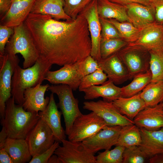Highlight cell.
I'll list each match as a JSON object with an SVG mask.
<instances>
[{
	"mask_svg": "<svg viewBox=\"0 0 163 163\" xmlns=\"http://www.w3.org/2000/svg\"><path fill=\"white\" fill-rule=\"evenodd\" d=\"M24 22L40 56L53 65L74 63L90 55L91 37L81 13L75 19L62 21L30 13Z\"/></svg>",
	"mask_w": 163,
	"mask_h": 163,
	"instance_id": "1",
	"label": "cell"
},
{
	"mask_svg": "<svg viewBox=\"0 0 163 163\" xmlns=\"http://www.w3.org/2000/svg\"><path fill=\"white\" fill-rule=\"evenodd\" d=\"M40 118L38 113L26 111L11 97L6 102L5 117L1 123L8 138L25 139Z\"/></svg>",
	"mask_w": 163,
	"mask_h": 163,
	"instance_id": "2",
	"label": "cell"
},
{
	"mask_svg": "<svg viewBox=\"0 0 163 163\" xmlns=\"http://www.w3.org/2000/svg\"><path fill=\"white\" fill-rule=\"evenodd\" d=\"M52 65L40 56L30 67L24 69L19 65L16 67L12 77L11 94L16 104L22 105L24 91L27 88L41 84Z\"/></svg>",
	"mask_w": 163,
	"mask_h": 163,
	"instance_id": "3",
	"label": "cell"
},
{
	"mask_svg": "<svg viewBox=\"0 0 163 163\" xmlns=\"http://www.w3.org/2000/svg\"><path fill=\"white\" fill-rule=\"evenodd\" d=\"M5 53H20L24 59V69L33 65L40 57L39 52L24 22L14 27V33L7 43Z\"/></svg>",
	"mask_w": 163,
	"mask_h": 163,
	"instance_id": "4",
	"label": "cell"
},
{
	"mask_svg": "<svg viewBox=\"0 0 163 163\" xmlns=\"http://www.w3.org/2000/svg\"><path fill=\"white\" fill-rule=\"evenodd\" d=\"M48 90L58 97L59 107L64 119L66 135L69 134L75 119L82 113L78 107L79 101L74 97L72 88L66 84L52 85Z\"/></svg>",
	"mask_w": 163,
	"mask_h": 163,
	"instance_id": "5",
	"label": "cell"
},
{
	"mask_svg": "<svg viewBox=\"0 0 163 163\" xmlns=\"http://www.w3.org/2000/svg\"><path fill=\"white\" fill-rule=\"evenodd\" d=\"M127 46L163 56V24L155 22L141 29L134 40Z\"/></svg>",
	"mask_w": 163,
	"mask_h": 163,
	"instance_id": "6",
	"label": "cell"
},
{
	"mask_svg": "<svg viewBox=\"0 0 163 163\" xmlns=\"http://www.w3.org/2000/svg\"><path fill=\"white\" fill-rule=\"evenodd\" d=\"M20 59L16 55L5 53L0 55V115L5 117L7 101L11 97L12 78Z\"/></svg>",
	"mask_w": 163,
	"mask_h": 163,
	"instance_id": "7",
	"label": "cell"
},
{
	"mask_svg": "<svg viewBox=\"0 0 163 163\" xmlns=\"http://www.w3.org/2000/svg\"><path fill=\"white\" fill-rule=\"evenodd\" d=\"M107 126L104 120L94 112L86 114L82 113L74 121L68 135V139L82 142Z\"/></svg>",
	"mask_w": 163,
	"mask_h": 163,
	"instance_id": "8",
	"label": "cell"
},
{
	"mask_svg": "<svg viewBox=\"0 0 163 163\" xmlns=\"http://www.w3.org/2000/svg\"><path fill=\"white\" fill-rule=\"evenodd\" d=\"M62 146H59L54 154L62 163H96V156L91 153L82 142L64 139Z\"/></svg>",
	"mask_w": 163,
	"mask_h": 163,
	"instance_id": "9",
	"label": "cell"
},
{
	"mask_svg": "<svg viewBox=\"0 0 163 163\" xmlns=\"http://www.w3.org/2000/svg\"><path fill=\"white\" fill-rule=\"evenodd\" d=\"M83 108L95 112L108 126H123L134 124L133 120L121 113L113 101L101 100L85 101L83 103Z\"/></svg>",
	"mask_w": 163,
	"mask_h": 163,
	"instance_id": "10",
	"label": "cell"
},
{
	"mask_svg": "<svg viewBox=\"0 0 163 163\" xmlns=\"http://www.w3.org/2000/svg\"><path fill=\"white\" fill-rule=\"evenodd\" d=\"M25 139L32 157L45 151L56 141L52 131L44 120L41 118Z\"/></svg>",
	"mask_w": 163,
	"mask_h": 163,
	"instance_id": "11",
	"label": "cell"
},
{
	"mask_svg": "<svg viewBox=\"0 0 163 163\" xmlns=\"http://www.w3.org/2000/svg\"><path fill=\"white\" fill-rule=\"evenodd\" d=\"M81 13L88 24L91 42L90 55L99 61L101 59L100 50L101 28L97 11V0H92Z\"/></svg>",
	"mask_w": 163,
	"mask_h": 163,
	"instance_id": "12",
	"label": "cell"
},
{
	"mask_svg": "<svg viewBox=\"0 0 163 163\" xmlns=\"http://www.w3.org/2000/svg\"><path fill=\"white\" fill-rule=\"evenodd\" d=\"M122 127L107 126L82 142L94 154L102 150L110 149L116 145Z\"/></svg>",
	"mask_w": 163,
	"mask_h": 163,
	"instance_id": "13",
	"label": "cell"
},
{
	"mask_svg": "<svg viewBox=\"0 0 163 163\" xmlns=\"http://www.w3.org/2000/svg\"><path fill=\"white\" fill-rule=\"evenodd\" d=\"M144 50L127 46L117 52L128 71L130 79L149 69L150 59L145 58L141 54Z\"/></svg>",
	"mask_w": 163,
	"mask_h": 163,
	"instance_id": "14",
	"label": "cell"
},
{
	"mask_svg": "<svg viewBox=\"0 0 163 163\" xmlns=\"http://www.w3.org/2000/svg\"><path fill=\"white\" fill-rule=\"evenodd\" d=\"M82 78L78 70L77 62L65 65L57 70H49L46 73L45 80L52 85H67L73 90L76 91L78 88Z\"/></svg>",
	"mask_w": 163,
	"mask_h": 163,
	"instance_id": "15",
	"label": "cell"
},
{
	"mask_svg": "<svg viewBox=\"0 0 163 163\" xmlns=\"http://www.w3.org/2000/svg\"><path fill=\"white\" fill-rule=\"evenodd\" d=\"M98 62L108 80L115 85L121 84L130 79L128 71L117 53L106 58L101 59Z\"/></svg>",
	"mask_w": 163,
	"mask_h": 163,
	"instance_id": "16",
	"label": "cell"
},
{
	"mask_svg": "<svg viewBox=\"0 0 163 163\" xmlns=\"http://www.w3.org/2000/svg\"><path fill=\"white\" fill-rule=\"evenodd\" d=\"M37 0H12L7 13L0 19V24L14 27L24 22Z\"/></svg>",
	"mask_w": 163,
	"mask_h": 163,
	"instance_id": "17",
	"label": "cell"
},
{
	"mask_svg": "<svg viewBox=\"0 0 163 163\" xmlns=\"http://www.w3.org/2000/svg\"><path fill=\"white\" fill-rule=\"evenodd\" d=\"M50 101L45 109L39 111L38 113L52 131L56 141L61 142L65 139L66 134L62 127L61 121L62 112L58 109L54 96L52 93L50 96Z\"/></svg>",
	"mask_w": 163,
	"mask_h": 163,
	"instance_id": "18",
	"label": "cell"
},
{
	"mask_svg": "<svg viewBox=\"0 0 163 163\" xmlns=\"http://www.w3.org/2000/svg\"><path fill=\"white\" fill-rule=\"evenodd\" d=\"M50 85L39 84L27 88L24 92V101L22 105L26 111L38 113L44 110L50 101V97H44L45 93Z\"/></svg>",
	"mask_w": 163,
	"mask_h": 163,
	"instance_id": "19",
	"label": "cell"
},
{
	"mask_svg": "<svg viewBox=\"0 0 163 163\" xmlns=\"http://www.w3.org/2000/svg\"><path fill=\"white\" fill-rule=\"evenodd\" d=\"M134 124L139 128L158 130L163 128V102L153 107H146L134 118Z\"/></svg>",
	"mask_w": 163,
	"mask_h": 163,
	"instance_id": "20",
	"label": "cell"
},
{
	"mask_svg": "<svg viewBox=\"0 0 163 163\" xmlns=\"http://www.w3.org/2000/svg\"><path fill=\"white\" fill-rule=\"evenodd\" d=\"M139 128L142 141L139 146L147 157L163 153V128L156 130Z\"/></svg>",
	"mask_w": 163,
	"mask_h": 163,
	"instance_id": "21",
	"label": "cell"
},
{
	"mask_svg": "<svg viewBox=\"0 0 163 163\" xmlns=\"http://www.w3.org/2000/svg\"><path fill=\"white\" fill-rule=\"evenodd\" d=\"M125 6L131 23L136 28L141 29L155 22L154 11L151 6L135 3Z\"/></svg>",
	"mask_w": 163,
	"mask_h": 163,
	"instance_id": "22",
	"label": "cell"
},
{
	"mask_svg": "<svg viewBox=\"0 0 163 163\" xmlns=\"http://www.w3.org/2000/svg\"><path fill=\"white\" fill-rule=\"evenodd\" d=\"M63 7L62 0H37L30 13L49 15L58 21L72 19L65 13Z\"/></svg>",
	"mask_w": 163,
	"mask_h": 163,
	"instance_id": "23",
	"label": "cell"
},
{
	"mask_svg": "<svg viewBox=\"0 0 163 163\" xmlns=\"http://www.w3.org/2000/svg\"><path fill=\"white\" fill-rule=\"evenodd\" d=\"M84 98L86 100L102 97L104 101L112 102L121 96V88L116 86L108 80L100 86L94 85L84 90Z\"/></svg>",
	"mask_w": 163,
	"mask_h": 163,
	"instance_id": "24",
	"label": "cell"
},
{
	"mask_svg": "<svg viewBox=\"0 0 163 163\" xmlns=\"http://www.w3.org/2000/svg\"><path fill=\"white\" fill-rule=\"evenodd\" d=\"M3 148L14 163H29L32 158L26 139L8 138Z\"/></svg>",
	"mask_w": 163,
	"mask_h": 163,
	"instance_id": "25",
	"label": "cell"
},
{
	"mask_svg": "<svg viewBox=\"0 0 163 163\" xmlns=\"http://www.w3.org/2000/svg\"><path fill=\"white\" fill-rule=\"evenodd\" d=\"M140 92L129 97H120L113 101V103L121 114L133 120L139 113L146 107L140 96Z\"/></svg>",
	"mask_w": 163,
	"mask_h": 163,
	"instance_id": "26",
	"label": "cell"
},
{
	"mask_svg": "<svg viewBox=\"0 0 163 163\" xmlns=\"http://www.w3.org/2000/svg\"><path fill=\"white\" fill-rule=\"evenodd\" d=\"M99 16L106 19H113L120 22L131 23L125 6L109 0H97Z\"/></svg>",
	"mask_w": 163,
	"mask_h": 163,
	"instance_id": "27",
	"label": "cell"
},
{
	"mask_svg": "<svg viewBox=\"0 0 163 163\" xmlns=\"http://www.w3.org/2000/svg\"><path fill=\"white\" fill-rule=\"evenodd\" d=\"M142 141L140 128L135 124L122 127L116 145L125 148L139 146Z\"/></svg>",
	"mask_w": 163,
	"mask_h": 163,
	"instance_id": "28",
	"label": "cell"
},
{
	"mask_svg": "<svg viewBox=\"0 0 163 163\" xmlns=\"http://www.w3.org/2000/svg\"><path fill=\"white\" fill-rule=\"evenodd\" d=\"M146 107H153L163 102V81L151 82L140 93Z\"/></svg>",
	"mask_w": 163,
	"mask_h": 163,
	"instance_id": "29",
	"label": "cell"
},
{
	"mask_svg": "<svg viewBox=\"0 0 163 163\" xmlns=\"http://www.w3.org/2000/svg\"><path fill=\"white\" fill-rule=\"evenodd\" d=\"M152 75L149 69L146 72L135 76L132 82L121 88V96L128 97L142 91L151 81Z\"/></svg>",
	"mask_w": 163,
	"mask_h": 163,
	"instance_id": "30",
	"label": "cell"
},
{
	"mask_svg": "<svg viewBox=\"0 0 163 163\" xmlns=\"http://www.w3.org/2000/svg\"><path fill=\"white\" fill-rule=\"evenodd\" d=\"M127 43L120 38L101 39L100 50L101 59L106 58L117 53L127 45Z\"/></svg>",
	"mask_w": 163,
	"mask_h": 163,
	"instance_id": "31",
	"label": "cell"
},
{
	"mask_svg": "<svg viewBox=\"0 0 163 163\" xmlns=\"http://www.w3.org/2000/svg\"><path fill=\"white\" fill-rule=\"evenodd\" d=\"M108 20L116 28L120 38L125 39L128 43L134 40L141 30L135 27L132 23L129 22H120L113 19H110Z\"/></svg>",
	"mask_w": 163,
	"mask_h": 163,
	"instance_id": "32",
	"label": "cell"
},
{
	"mask_svg": "<svg viewBox=\"0 0 163 163\" xmlns=\"http://www.w3.org/2000/svg\"><path fill=\"white\" fill-rule=\"evenodd\" d=\"M107 74L100 68L94 72L83 77L78 88L80 91H82L94 85H101L107 78Z\"/></svg>",
	"mask_w": 163,
	"mask_h": 163,
	"instance_id": "33",
	"label": "cell"
},
{
	"mask_svg": "<svg viewBox=\"0 0 163 163\" xmlns=\"http://www.w3.org/2000/svg\"><path fill=\"white\" fill-rule=\"evenodd\" d=\"M125 148L116 145L113 149L106 150L96 156V163H122L123 154Z\"/></svg>",
	"mask_w": 163,
	"mask_h": 163,
	"instance_id": "34",
	"label": "cell"
},
{
	"mask_svg": "<svg viewBox=\"0 0 163 163\" xmlns=\"http://www.w3.org/2000/svg\"><path fill=\"white\" fill-rule=\"evenodd\" d=\"M150 58L149 69L152 75L151 82L163 81V56L149 52Z\"/></svg>",
	"mask_w": 163,
	"mask_h": 163,
	"instance_id": "35",
	"label": "cell"
},
{
	"mask_svg": "<svg viewBox=\"0 0 163 163\" xmlns=\"http://www.w3.org/2000/svg\"><path fill=\"white\" fill-rule=\"evenodd\" d=\"M92 0H62L66 14L72 19L78 16Z\"/></svg>",
	"mask_w": 163,
	"mask_h": 163,
	"instance_id": "36",
	"label": "cell"
},
{
	"mask_svg": "<svg viewBox=\"0 0 163 163\" xmlns=\"http://www.w3.org/2000/svg\"><path fill=\"white\" fill-rule=\"evenodd\" d=\"M148 158L138 146L125 148L123 154L122 163H144Z\"/></svg>",
	"mask_w": 163,
	"mask_h": 163,
	"instance_id": "37",
	"label": "cell"
},
{
	"mask_svg": "<svg viewBox=\"0 0 163 163\" xmlns=\"http://www.w3.org/2000/svg\"><path fill=\"white\" fill-rule=\"evenodd\" d=\"M78 66L79 72L83 77L94 72L100 68L98 61L90 55L78 62Z\"/></svg>",
	"mask_w": 163,
	"mask_h": 163,
	"instance_id": "38",
	"label": "cell"
},
{
	"mask_svg": "<svg viewBox=\"0 0 163 163\" xmlns=\"http://www.w3.org/2000/svg\"><path fill=\"white\" fill-rule=\"evenodd\" d=\"M99 17L101 26V39L120 38V34L115 27L107 19Z\"/></svg>",
	"mask_w": 163,
	"mask_h": 163,
	"instance_id": "39",
	"label": "cell"
},
{
	"mask_svg": "<svg viewBox=\"0 0 163 163\" xmlns=\"http://www.w3.org/2000/svg\"><path fill=\"white\" fill-rule=\"evenodd\" d=\"M14 33V27L0 25V55L5 53L6 45Z\"/></svg>",
	"mask_w": 163,
	"mask_h": 163,
	"instance_id": "40",
	"label": "cell"
},
{
	"mask_svg": "<svg viewBox=\"0 0 163 163\" xmlns=\"http://www.w3.org/2000/svg\"><path fill=\"white\" fill-rule=\"evenodd\" d=\"M59 142L55 141L53 145L48 149L40 155L32 157L29 163H47L50 158L53 154L55 150L59 145Z\"/></svg>",
	"mask_w": 163,
	"mask_h": 163,
	"instance_id": "41",
	"label": "cell"
},
{
	"mask_svg": "<svg viewBox=\"0 0 163 163\" xmlns=\"http://www.w3.org/2000/svg\"><path fill=\"white\" fill-rule=\"evenodd\" d=\"M150 5L154 11L155 22L163 24V0H150Z\"/></svg>",
	"mask_w": 163,
	"mask_h": 163,
	"instance_id": "42",
	"label": "cell"
},
{
	"mask_svg": "<svg viewBox=\"0 0 163 163\" xmlns=\"http://www.w3.org/2000/svg\"><path fill=\"white\" fill-rule=\"evenodd\" d=\"M112 2L125 6L132 3H138L150 6V0H109Z\"/></svg>",
	"mask_w": 163,
	"mask_h": 163,
	"instance_id": "43",
	"label": "cell"
},
{
	"mask_svg": "<svg viewBox=\"0 0 163 163\" xmlns=\"http://www.w3.org/2000/svg\"><path fill=\"white\" fill-rule=\"evenodd\" d=\"M12 2V0H0V19L9 11Z\"/></svg>",
	"mask_w": 163,
	"mask_h": 163,
	"instance_id": "44",
	"label": "cell"
},
{
	"mask_svg": "<svg viewBox=\"0 0 163 163\" xmlns=\"http://www.w3.org/2000/svg\"><path fill=\"white\" fill-rule=\"evenodd\" d=\"M0 163H14L11 157L4 148L0 149Z\"/></svg>",
	"mask_w": 163,
	"mask_h": 163,
	"instance_id": "45",
	"label": "cell"
},
{
	"mask_svg": "<svg viewBox=\"0 0 163 163\" xmlns=\"http://www.w3.org/2000/svg\"><path fill=\"white\" fill-rule=\"evenodd\" d=\"M7 138V134L5 128L2 126V130L0 133V149L4 148Z\"/></svg>",
	"mask_w": 163,
	"mask_h": 163,
	"instance_id": "46",
	"label": "cell"
},
{
	"mask_svg": "<svg viewBox=\"0 0 163 163\" xmlns=\"http://www.w3.org/2000/svg\"><path fill=\"white\" fill-rule=\"evenodd\" d=\"M150 163H163V153L156 154L149 158Z\"/></svg>",
	"mask_w": 163,
	"mask_h": 163,
	"instance_id": "47",
	"label": "cell"
},
{
	"mask_svg": "<svg viewBox=\"0 0 163 163\" xmlns=\"http://www.w3.org/2000/svg\"><path fill=\"white\" fill-rule=\"evenodd\" d=\"M47 163H62L58 156L54 154L49 159Z\"/></svg>",
	"mask_w": 163,
	"mask_h": 163,
	"instance_id": "48",
	"label": "cell"
}]
</instances>
